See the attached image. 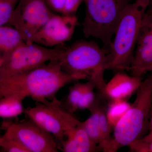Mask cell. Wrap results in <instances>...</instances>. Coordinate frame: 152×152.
Masks as SVG:
<instances>
[{
	"label": "cell",
	"mask_w": 152,
	"mask_h": 152,
	"mask_svg": "<svg viewBox=\"0 0 152 152\" xmlns=\"http://www.w3.org/2000/svg\"><path fill=\"white\" fill-rule=\"evenodd\" d=\"M77 81L63 70L59 60H52L26 73L0 79V98L15 94L42 103L52 100L64 86Z\"/></svg>",
	"instance_id": "1"
},
{
	"label": "cell",
	"mask_w": 152,
	"mask_h": 152,
	"mask_svg": "<svg viewBox=\"0 0 152 152\" xmlns=\"http://www.w3.org/2000/svg\"><path fill=\"white\" fill-rule=\"evenodd\" d=\"M109 51L94 41H76L66 49L60 59L65 72L78 80L92 82L105 96L106 83L104 75L108 64Z\"/></svg>",
	"instance_id": "2"
},
{
	"label": "cell",
	"mask_w": 152,
	"mask_h": 152,
	"mask_svg": "<svg viewBox=\"0 0 152 152\" xmlns=\"http://www.w3.org/2000/svg\"><path fill=\"white\" fill-rule=\"evenodd\" d=\"M150 1L135 0L125 8L109 50L107 70L116 72L129 69L143 19Z\"/></svg>",
	"instance_id": "3"
},
{
	"label": "cell",
	"mask_w": 152,
	"mask_h": 152,
	"mask_svg": "<svg viewBox=\"0 0 152 152\" xmlns=\"http://www.w3.org/2000/svg\"><path fill=\"white\" fill-rule=\"evenodd\" d=\"M152 107V70L137 91L135 101L114 129L113 152L142 138L149 130Z\"/></svg>",
	"instance_id": "4"
},
{
	"label": "cell",
	"mask_w": 152,
	"mask_h": 152,
	"mask_svg": "<svg viewBox=\"0 0 152 152\" xmlns=\"http://www.w3.org/2000/svg\"><path fill=\"white\" fill-rule=\"evenodd\" d=\"M86 14L82 23L85 37L102 41L109 51L123 11L132 2L129 0H84Z\"/></svg>",
	"instance_id": "5"
},
{
	"label": "cell",
	"mask_w": 152,
	"mask_h": 152,
	"mask_svg": "<svg viewBox=\"0 0 152 152\" xmlns=\"http://www.w3.org/2000/svg\"><path fill=\"white\" fill-rule=\"evenodd\" d=\"M66 48L61 45L49 48L34 43L28 45L25 42L0 65V79L26 73L47 62L60 60Z\"/></svg>",
	"instance_id": "6"
},
{
	"label": "cell",
	"mask_w": 152,
	"mask_h": 152,
	"mask_svg": "<svg viewBox=\"0 0 152 152\" xmlns=\"http://www.w3.org/2000/svg\"><path fill=\"white\" fill-rule=\"evenodd\" d=\"M45 0H19L7 25L17 29L23 39H30L54 15Z\"/></svg>",
	"instance_id": "7"
},
{
	"label": "cell",
	"mask_w": 152,
	"mask_h": 152,
	"mask_svg": "<svg viewBox=\"0 0 152 152\" xmlns=\"http://www.w3.org/2000/svg\"><path fill=\"white\" fill-rule=\"evenodd\" d=\"M42 103L54 110L62 125L66 138L58 146V150L64 152L100 151L98 145L91 140L85 130L83 122L69 113L56 97L52 100H46Z\"/></svg>",
	"instance_id": "8"
},
{
	"label": "cell",
	"mask_w": 152,
	"mask_h": 152,
	"mask_svg": "<svg viewBox=\"0 0 152 152\" xmlns=\"http://www.w3.org/2000/svg\"><path fill=\"white\" fill-rule=\"evenodd\" d=\"M5 133L18 141L28 152H58V144L51 134L29 119L12 123Z\"/></svg>",
	"instance_id": "9"
},
{
	"label": "cell",
	"mask_w": 152,
	"mask_h": 152,
	"mask_svg": "<svg viewBox=\"0 0 152 152\" xmlns=\"http://www.w3.org/2000/svg\"><path fill=\"white\" fill-rule=\"evenodd\" d=\"M77 24L75 15L54 14L32 37L28 45L34 43L47 48L64 45L72 39Z\"/></svg>",
	"instance_id": "10"
},
{
	"label": "cell",
	"mask_w": 152,
	"mask_h": 152,
	"mask_svg": "<svg viewBox=\"0 0 152 152\" xmlns=\"http://www.w3.org/2000/svg\"><path fill=\"white\" fill-rule=\"evenodd\" d=\"M152 70V15L146 12L137 39L132 62L128 71L132 75L142 78Z\"/></svg>",
	"instance_id": "11"
},
{
	"label": "cell",
	"mask_w": 152,
	"mask_h": 152,
	"mask_svg": "<svg viewBox=\"0 0 152 152\" xmlns=\"http://www.w3.org/2000/svg\"><path fill=\"white\" fill-rule=\"evenodd\" d=\"M28 119L45 131L51 134L58 146L64 140L65 136L58 114L53 109L45 104L36 102L35 106L28 107L24 110Z\"/></svg>",
	"instance_id": "12"
},
{
	"label": "cell",
	"mask_w": 152,
	"mask_h": 152,
	"mask_svg": "<svg viewBox=\"0 0 152 152\" xmlns=\"http://www.w3.org/2000/svg\"><path fill=\"white\" fill-rule=\"evenodd\" d=\"M142 81V78L129 75L124 72H118L106 84L105 96L110 100H127L137 91Z\"/></svg>",
	"instance_id": "13"
},
{
	"label": "cell",
	"mask_w": 152,
	"mask_h": 152,
	"mask_svg": "<svg viewBox=\"0 0 152 152\" xmlns=\"http://www.w3.org/2000/svg\"><path fill=\"white\" fill-rule=\"evenodd\" d=\"M25 41L17 29L8 25L0 26V65Z\"/></svg>",
	"instance_id": "14"
},
{
	"label": "cell",
	"mask_w": 152,
	"mask_h": 152,
	"mask_svg": "<svg viewBox=\"0 0 152 152\" xmlns=\"http://www.w3.org/2000/svg\"><path fill=\"white\" fill-rule=\"evenodd\" d=\"M105 97L100 93L96 96L94 103L88 109L91 113L90 117L83 123L85 130L93 142L98 146L102 142L100 129L99 110L102 101Z\"/></svg>",
	"instance_id": "15"
},
{
	"label": "cell",
	"mask_w": 152,
	"mask_h": 152,
	"mask_svg": "<svg viewBox=\"0 0 152 152\" xmlns=\"http://www.w3.org/2000/svg\"><path fill=\"white\" fill-rule=\"evenodd\" d=\"M24 98L17 94H10L0 100V117L4 119L16 118L24 112L23 102Z\"/></svg>",
	"instance_id": "16"
},
{
	"label": "cell",
	"mask_w": 152,
	"mask_h": 152,
	"mask_svg": "<svg viewBox=\"0 0 152 152\" xmlns=\"http://www.w3.org/2000/svg\"><path fill=\"white\" fill-rule=\"evenodd\" d=\"M131 104L125 100H110L107 109V116L111 126L114 129L130 108Z\"/></svg>",
	"instance_id": "17"
},
{
	"label": "cell",
	"mask_w": 152,
	"mask_h": 152,
	"mask_svg": "<svg viewBox=\"0 0 152 152\" xmlns=\"http://www.w3.org/2000/svg\"><path fill=\"white\" fill-rule=\"evenodd\" d=\"M85 83L77 82L69 89V92L63 107L70 113L73 114L78 109V105L84 88Z\"/></svg>",
	"instance_id": "18"
},
{
	"label": "cell",
	"mask_w": 152,
	"mask_h": 152,
	"mask_svg": "<svg viewBox=\"0 0 152 152\" xmlns=\"http://www.w3.org/2000/svg\"><path fill=\"white\" fill-rule=\"evenodd\" d=\"M95 88L96 86L92 82L88 81L87 83H85L83 91L78 105L79 110H88L92 105L96 97L93 91Z\"/></svg>",
	"instance_id": "19"
},
{
	"label": "cell",
	"mask_w": 152,
	"mask_h": 152,
	"mask_svg": "<svg viewBox=\"0 0 152 152\" xmlns=\"http://www.w3.org/2000/svg\"><path fill=\"white\" fill-rule=\"evenodd\" d=\"M19 0H0V26L7 25Z\"/></svg>",
	"instance_id": "20"
},
{
	"label": "cell",
	"mask_w": 152,
	"mask_h": 152,
	"mask_svg": "<svg viewBox=\"0 0 152 152\" xmlns=\"http://www.w3.org/2000/svg\"><path fill=\"white\" fill-rule=\"evenodd\" d=\"M0 146L5 152H28L27 150L15 139L5 133L0 137Z\"/></svg>",
	"instance_id": "21"
},
{
	"label": "cell",
	"mask_w": 152,
	"mask_h": 152,
	"mask_svg": "<svg viewBox=\"0 0 152 152\" xmlns=\"http://www.w3.org/2000/svg\"><path fill=\"white\" fill-rule=\"evenodd\" d=\"M128 146L132 152H152V141L145 142L141 139L133 142Z\"/></svg>",
	"instance_id": "22"
},
{
	"label": "cell",
	"mask_w": 152,
	"mask_h": 152,
	"mask_svg": "<svg viewBox=\"0 0 152 152\" xmlns=\"http://www.w3.org/2000/svg\"><path fill=\"white\" fill-rule=\"evenodd\" d=\"M84 0H66L65 5L61 15H75Z\"/></svg>",
	"instance_id": "23"
},
{
	"label": "cell",
	"mask_w": 152,
	"mask_h": 152,
	"mask_svg": "<svg viewBox=\"0 0 152 152\" xmlns=\"http://www.w3.org/2000/svg\"><path fill=\"white\" fill-rule=\"evenodd\" d=\"M48 7L53 12L62 14L64 8L66 0H45Z\"/></svg>",
	"instance_id": "24"
},
{
	"label": "cell",
	"mask_w": 152,
	"mask_h": 152,
	"mask_svg": "<svg viewBox=\"0 0 152 152\" xmlns=\"http://www.w3.org/2000/svg\"><path fill=\"white\" fill-rule=\"evenodd\" d=\"M140 139L144 141L148 142L152 141V112H151V115H150L149 132L142 138Z\"/></svg>",
	"instance_id": "25"
},
{
	"label": "cell",
	"mask_w": 152,
	"mask_h": 152,
	"mask_svg": "<svg viewBox=\"0 0 152 152\" xmlns=\"http://www.w3.org/2000/svg\"><path fill=\"white\" fill-rule=\"evenodd\" d=\"M147 13L152 15V0L150 1L148 8L146 11Z\"/></svg>",
	"instance_id": "26"
},
{
	"label": "cell",
	"mask_w": 152,
	"mask_h": 152,
	"mask_svg": "<svg viewBox=\"0 0 152 152\" xmlns=\"http://www.w3.org/2000/svg\"><path fill=\"white\" fill-rule=\"evenodd\" d=\"M129 1H131L132 2V0H129Z\"/></svg>",
	"instance_id": "27"
},
{
	"label": "cell",
	"mask_w": 152,
	"mask_h": 152,
	"mask_svg": "<svg viewBox=\"0 0 152 152\" xmlns=\"http://www.w3.org/2000/svg\"><path fill=\"white\" fill-rule=\"evenodd\" d=\"M151 112H152V109H151Z\"/></svg>",
	"instance_id": "28"
}]
</instances>
